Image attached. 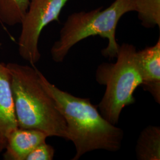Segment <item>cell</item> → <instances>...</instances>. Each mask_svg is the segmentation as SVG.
<instances>
[{
    "label": "cell",
    "mask_w": 160,
    "mask_h": 160,
    "mask_svg": "<svg viewBox=\"0 0 160 160\" xmlns=\"http://www.w3.org/2000/svg\"><path fill=\"white\" fill-rule=\"evenodd\" d=\"M40 84L51 96L67 125V140L74 144L72 160L94 150H120L123 131L106 120L89 98L76 97L52 84L38 70Z\"/></svg>",
    "instance_id": "obj_1"
},
{
    "label": "cell",
    "mask_w": 160,
    "mask_h": 160,
    "mask_svg": "<svg viewBox=\"0 0 160 160\" xmlns=\"http://www.w3.org/2000/svg\"><path fill=\"white\" fill-rule=\"evenodd\" d=\"M8 69L18 127L67 139V125L53 98L40 84L34 65L6 64Z\"/></svg>",
    "instance_id": "obj_2"
},
{
    "label": "cell",
    "mask_w": 160,
    "mask_h": 160,
    "mask_svg": "<svg viewBox=\"0 0 160 160\" xmlns=\"http://www.w3.org/2000/svg\"><path fill=\"white\" fill-rule=\"evenodd\" d=\"M135 10L134 0H114L104 9L101 7L88 12L71 14L61 29L59 39L52 46L53 61L57 63L62 62L73 46L94 36L108 40V46L102 53L104 57L113 59L116 57L120 46L116 38L118 24L123 15Z\"/></svg>",
    "instance_id": "obj_3"
},
{
    "label": "cell",
    "mask_w": 160,
    "mask_h": 160,
    "mask_svg": "<svg viewBox=\"0 0 160 160\" xmlns=\"http://www.w3.org/2000/svg\"><path fill=\"white\" fill-rule=\"evenodd\" d=\"M115 63L103 62L96 71V80L106 86L97 108L103 118L116 125L123 108L135 102L133 93L142 80L136 47L123 43L119 46Z\"/></svg>",
    "instance_id": "obj_4"
},
{
    "label": "cell",
    "mask_w": 160,
    "mask_h": 160,
    "mask_svg": "<svg viewBox=\"0 0 160 160\" xmlns=\"http://www.w3.org/2000/svg\"><path fill=\"white\" fill-rule=\"evenodd\" d=\"M69 0H30L22 22L18 42L19 55L32 65L39 62L41 55L39 40L43 29L59 17Z\"/></svg>",
    "instance_id": "obj_5"
},
{
    "label": "cell",
    "mask_w": 160,
    "mask_h": 160,
    "mask_svg": "<svg viewBox=\"0 0 160 160\" xmlns=\"http://www.w3.org/2000/svg\"><path fill=\"white\" fill-rule=\"evenodd\" d=\"M17 128L9 71L5 63L0 62V153L5 149L9 135Z\"/></svg>",
    "instance_id": "obj_6"
},
{
    "label": "cell",
    "mask_w": 160,
    "mask_h": 160,
    "mask_svg": "<svg viewBox=\"0 0 160 160\" xmlns=\"http://www.w3.org/2000/svg\"><path fill=\"white\" fill-rule=\"evenodd\" d=\"M138 61L142 80L141 86L155 101L160 103V38L154 45L137 51Z\"/></svg>",
    "instance_id": "obj_7"
},
{
    "label": "cell",
    "mask_w": 160,
    "mask_h": 160,
    "mask_svg": "<svg viewBox=\"0 0 160 160\" xmlns=\"http://www.w3.org/2000/svg\"><path fill=\"white\" fill-rule=\"evenodd\" d=\"M49 136L45 132L34 129L17 128L9 135L3 154L6 160H26L28 155Z\"/></svg>",
    "instance_id": "obj_8"
},
{
    "label": "cell",
    "mask_w": 160,
    "mask_h": 160,
    "mask_svg": "<svg viewBox=\"0 0 160 160\" xmlns=\"http://www.w3.org/2000/svg\"><path fill=\"white\" fill-rule=\"evenodd\" d=\"M135 152L138 160H160V126L149 125L142 131Z\"/></svg>",
    "instance_id": "obj_9"
},
{
    "label": "cell",
    "mask_w": 160,
    "mask_h": 160,
    "mask_svg": "<svg viewBox=\"0 0 160 160\" xmlns=\"http://www.w3.org/2000/svg\"><path fill=\"white\" fill-rule=\"evenodd\" d=\"M30 0H0V22L13 26L21 24Z\"/></svg>",
    "instance_id": "obj_10"
},
{
    "label": "cell",
    "mask_w": 160,
    "mask_h": 160,
    "mask_svg": "<svg viewBox=\"0 0 160 160\" xmlns=\"http://www.w3.org/2000/svg\"><path fill=\"white\" fill-rule=\"evenodd\" d=\"M135 12L142 26L147 29L160 28V0H134Z\"/></svg>",
    "instance_id": "obj_11"
},
{
    "label": "cell",
    "mask_w": 160,
    "mask_h": 160,
    "mask_svg": "<svg viewBox=\"0 0 160 160\" xmlns=\"http://www.w3.org/2000/svg\"><path fill=\"white\" fill-rule=\"evenodd\" d=\"M54 155L53 147L45 142L36 147L28 155L26 160H52Z\"/></svg>",
    "instance_id": "obj_12"
}]
</instances>
